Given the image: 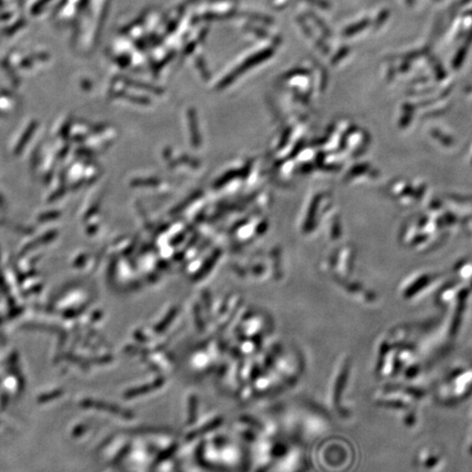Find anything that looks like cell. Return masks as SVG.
I'll list each match as a JSON object with an SVG mask.
<instances>
[{"label":"cell","mask_w":472,"mask_h":472,"mask_svg":"<svg viewBox=\"0 0 472 472\" xmlns=\"http://www.w3.org/2000/svg\"><path fill=\"white\" fill-rule=\"evenodd\" d=\"M369 26H370V20H368V19L362 20V21H360L359 23L353 24L352 27L348 28V29L345 31V34H346V36H351V35H353V34H355V33H359V32L363 31L364 29H366Z\"/></svg>","instance_id":"cell-1"},{"label":"cell","mask_w":472,"mask_h":472,"mask_svg":"<svg viewBox=\"0 0 472 472\" xmlns=\"http://www.w3.org/2000/svg\"><path fill=\"white\" fill-rule=\"evenodd\" d=\"M389 15H390V12L388 9H384V10H381L378 15H377V18L375 20V23H374V28L375 29H379L382 24H384L388 18H389Z\"/></svg>","instance_id":"cell-2"},{"label":"cell","mask_w":472,"mask_h":472,"mask_svg":"<svg viewBox=\"0 0 472 472\" xmlns=\"http://www.w3.org/2000/svg\"><path fill=\"white\" fill-rule=\"evenodd\" d=\"M467 52H468V46H466L465 44H463V46L458 51L457 55H456L455 59H454V63L457 65V66H458V65L462 61V59L465 58V56L467 55Z\"/></svg>","instance_id":"cell-3"},{"label":"cell","mask_w":472,"mask_h":472,"mask_svg":"<svg viewBox=\"0 0 472 472\" xmlns=\"http://www.w3.org/2000/svg\"><path fill=\"white\" fill-rule=\"evenodd\" d=\"M471 2H472V0H460V2H459L457 5H455V6L452 8V12H453V13H456V12H457V11L460 9L461 7L468 5V4L471 3Z\"/></svg>","instance_id":"cell-4"},{"label":"cell","mask_w":472,"mask_h":472,"mask_svg":"<svg viewBox=\"0 0 472 472\" xmlns=\"http://www.w3.org/2000/svg\"><path fill=\"white\" fill-rule=\"evenodd\" d=\"M471 43H472V28L470 29L468 35H467L466 38H465V45L469 47V45H470Z\"/></svg>","instance_id":"cell-5"},{"label":"cell","mask_w":472,"mask_h":472,"mask_svg":"<svg viewBox=\"0 0 472 472\" xmlns=\"http://www.w3.org/2000/svg\"><path fill=\"white\" fill-rule=\"evenodd\" d=\"M404 2L408 6H413L414 4H416V0H404Z\"/></svg>","instance_id":"cell-6"},{"label":"cell","mask_w":472,"mask_h":472,"mask_svg":"<svg viewBox=\"0 0 472 472\" xmlns=\"http://www.w3.org/2000/svg\"><path fill=\"white\" fill-rule=\"evenodd\" d=\"M435 2H439V0H435Z\"/></svg>","instance_id":"cell-7"}]
</instances>
